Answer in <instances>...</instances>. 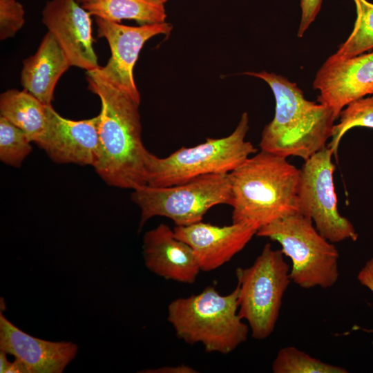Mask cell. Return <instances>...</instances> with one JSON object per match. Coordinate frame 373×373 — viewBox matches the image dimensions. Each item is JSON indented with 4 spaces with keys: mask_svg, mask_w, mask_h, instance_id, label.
Returning a JSON list of instances; mask_svg holds the SVG:
<instances>
[{
    "mask_svg": "<svg viewBox=\"0 0 373 373\" xmlns=\"http://www.w3.org/2000/svg\"><path fill=\"white\" fill-rule=\"evenodd\" d=\"M86 77L88 89L101 101L100 157L95 170L111 186L133 190L147 184L139 104L95 70L86 71Z\"/></svg>",
    "mask_w": 373,
    "mask_h": 373,
    "instance_id": "cell-1",
    "label": "cell"
},
{
    "mask_svg": "<svg viewBox=\"0 0 373 373\" xmlns=\"http://www.w3.org/2000/svg\"><path fill=\"white\" fill-rule=\"evenodd\" d=\"M244 74L267 82L276 101L274 118L261 134L260 150L305 161L327 146L337 119L329 106L307 99L298 85L284 76L265 70Z\"/></svg>",
    "mask_w": 373,
    "mask_h": 373,
    "instance_id": "cell-2",
    "label": "cell"
},
{
    "mask_svg": "<svg viewBox=\"0 0 373 373\" xmlns=\"http://www.w3.org/2000/svg\"><path fill=\"white\" fill-rule=\"evenodd\" d=\"M232 222L261 227L298 211L300 169L260 150L229 173Z\"/></svg>",
    "mask_w": 373,
    "mask_h": 373,
    "instance_id": "cell-3",
    "label": "cell"
},
{
    "mask_svg": "<svg viewBox=\"0 0 373 373\" xmlns=\"http://www.w3.org/2000/svg\"><path fill=\"white\" fill-rule=\"evenodd\" d=\"M238 287L221 295L214 286L178 298L168 306L167 320L186 343H200L207 352L228 354L245 342L249 325L238 314Z\"/></svg>",
    "mask_w": 373,
    "mask_h": 373,
    "instance_id": "cell-4",
    "label": "cell"
},
{
    "mask_svg": "<svg viewBox=\"0 0 373 373\" xmlns=\"http://www.w3.org/2000/svg\"><path fill=\"white\" fill-rule=\"evenodd\" d=\"M249 128V115L245 112L228 136L207 138L198 145L182 147L165 157L148 151L145 160L146 184L170 186L204 175L230 173L258 152L253 144L246 140Z\"/></svg>",
    "mask_w": 373,
    "mask_h": 373,
    "instance_id": "cell-5",
    "label": "cell"
},
{
    "mask_svg": "<svg viewBox=\"0 0 373 373\" xmlns=\"http://www.w3.org/2000/svg\"><path fill=\"white\" fill-rule=\"evenodd\" d=\"M256 236L277 242L291 261V282L303 289H327L339 277V254L334 243L324 238L311 219L298 211L288 213L261 227Z\"/></svg>",
    "mask_w": 373,
    "mask_h": 373,
    "instance_id": "cell-6",
    "label": "cell"
},
{
    "mask_svg": "<svg viewBox=\"0 0 373 373\" xmlns=\"http://www.w3.org/2000/svg\"><path fill=\"white\" fill-rule=\"evenodd\" d=\"M290 267L280 249L267 243L252 265L238 267V314L248 323L251 336L257 340L274 332L283 296L291 282Z\"/></svg>",
    "mask_w": 373,
    "mask_h": 373,
    "instance_id": "cell-7",
    "label": "cell"
},
{
    "mask_svg": "<svg viewBox=\"0 0 373 373\" xmlns=\"http://www.w3.org/2000/svg\"><path fill=\"white\" fill-rule=\"evenodd\" d=\"M229 173L204 175L170 186L146 184L133 189L131 200L141 211L140 229L155 216L168 218L175 226H188L202 221L216 205H230Z\"/></svg>",
    "mask_w": 373,
    "mask_h": 373,
    "instance_id": "cell-8",
    "label": "cell"
},
{
    "mask_svg": "<svg viewBox=\"0 0 373 373\" xmlns=\"http://www.w3.org/2000/svg\"><path fill=\"white\" fill-rule=\"evenodd\" d=\"M333 155L327 145L304 161L298 184V211L311 219L317 231L331 242L356 241L358 233L353 224L338 211Z\"/></svg>",
    "mask_w": 373,
    "mask_h": 373,
    "instance_id": "cell-9",
    "label": "cell"
},
{
    "mask_svg": "<svg viewBox=\"0 0 373 373\" xmlns=\"http://www.w3.org/2000/svg\"><path fill=\"white\" fill-rule=\"evenodd\" d=\"M99 37L106 39L111 56L104 66L95 70L106 81L140 104V95L133 78V68L145 42L160 34L169 35L166 22L129 26L95 17Z\"/></svg>",
    "mask_w": 373,
    "mask_h": 373,
    "instance_id": "cell-10",
    "label": "cell"
},
{
    "mask_svg": "<svg viewBox=\"0 0 373 373\" xmlns=\"http://www.w3.org/2000/svg\"><path fill=\"white\" fill-rule=\"evenodd\" d=\"M313 88L319 92L318 102L338 119L347 104L373 95V50L346 59L331 55L317 71Z\"/></svg>",
    "mask_w": 373,
    "mask_h": 373,
    "instance_id": "cell-11",
    "label": "cell"
},
{
    "mask_svg": "<svg viewBox=\"0 0 373 373\" xmlns=\"http://www.w3.org/2000/svg\"><path fill=\"white\" fill-rule=\"evenodd\" d=\"M90 16L77 0H50L42 10L41 19L70 66L86 71L99 67L93 49Z\"/></svg>",
    "mask_w": 373,
    "mask_h": 373,
    "instance_id": "cell-12",
    "label": "cell"
},
{
    "mask_svg": "<svg viewBox=\"0 0 373 373\" xmlns=\"http://www.w3.org/2000/svg\"><path fill=\"white\" fill-rule=\"evenodd\" d=\"M38 146L56 163L95 167L100 157L99 115L72 120L61 117L48 105L46 133Z\"/></svg>",
    "mask_w": 373,
    "mask_h": 373,
    "instance_id": "cell-13",
    "label": "cell"
},
{
    "mask_svg": "<svg viewBox=\"0 0 373 373\" xmlns=\"http://www.w3.org/2000/svg\"><path fill=\"white\" fill-rule=\"evenodd\" d=\"M175 236L193 249L201 271H213L242 251L257 230L241 223L217 226L202 221L175 226Z\"/></svg>",
    "mask_w": 373,
    "mask_h": 373,
    "instance_id": "cell-14",
    "label": "cell"
},
{
    "mask_svg": "<svg viewBox=\"0 0 373 373\" xmlns=\"http://www.w3.org/2000/svg\"><path fill=\"white\" fill-rule=\"evenodd\" d=\"M0 350L20 361L28 373H61L75 356L77 346L71 342H52L30 336L1 312Z\"/></svg>",
    "mask_w": 373,
    "mask_h": 373,
    "instance_id": "cell-15",
    "label": "cell"
},
{
    "mask_svg": "<svg viewBox=\"0 0 373 373\" xmlns=\"http://www.w3.org/2000/svg\"><path fill=\"white\" fill-rule=\"evenodd\" d=\"M142 248L146 267L166 280L192 284L201 271L193 249L166 224L145 233Z\"/></svg>",
    "mask_w": 373,
    "mask_h": 373,
    "instance_id": "cell-16",
    "label": "cell"
},
{
    "mask_svg": "<svg viewBox=\"0 0 373 373\" xmlns=\"http://www.w3.org/2000/svg\"><path fill=\"white\" fill-rule=\"evenodd\" d=\"M70 66L59 44L48 31L37 52L23 61L21 84L44 104L52 105L56 84Z\"/></svg>",
    "mask_w": 373,
    "mask_h": 373,
    "instance_id": "cell-17",
    "label": "cell"
},
{
    "mask_svg": "<svg viewBox=\"0 0 373 373\" xmlns=\"http://www.w3.org/2000/svg\"><path fill=\"white\" fill-rule=\"evenodd\" d=\"M48 106L24 89H10L0 96L1 116L22 130L37 145L46 133Z\"/></svg>",
    "mask_w": 373,
    "mask_h": 373,
    "instance_id": "cell-18",
    "label": "cell"
},
{
    "mask_svg": "<svg viewBox=\"0 0 373 373\" xmlns=\"http://www.w3.org/2000/svg\"><path fill=\"white\" fill-rule=\"evenodd\" d=\"M82 6L90 15L120 23L134 20L141 25L162 23L166 14L164 3L159 0H81Z\"/></svg>",
    "mask_w": 373,
    "mask_h": 373,
    "instance_id": "cell-19",
    "label": "cell"
},
{
    "mask_svg": "<svg viewBox=\"0 0 373 373\" xmlns=\"http://www.w3.org/2000/svg\"><path fill=\"white\" fill-rule=\"evenodd\" d=\"M356 18L347 39L332 55L346 59L373 48V3L367 0H354Z\"/></svg>",
    "mask_w": 373,
    "mask_h": 373,
    "instance_id": "cell-20",
    "label": "cell"
},
{
    "mask_svg": "<svg viewBox=\"0 0 373 373\" xmlns=\"http://www.w3.org/2000/svg\"><path fill=\"white\" fill-rule=\"evenodd\" d=\"M274 373H347L343 367L323 362L295 347L281 348L271 366Z\"/></svg>",
    "mask_w": 373,
    "mask_h": 373,
    "instance_id": "cell-21",
    "label": "cell"
},
{
    "mask_svg": "<svg viewBox=\"0 0 373 373\" xmlns=\"http://www.w3.org/2000/svg\"><path fill=\"white\" fill-rule=\"evenodd\" d=\"M339 121L334 124L327 146L338 157V146L344 135L355 127L373 128V95L363 97L347 104L340 113Z\"/></svg>",
    "mask_w": 373,
    "mask_h": 373,
    "instance_id": "cell-22",
    "label": "cell"
},
{
    "mask_svg": "<svg viewBox=\"0 0 373 373\" xmlns=\"http://www.w3.org/2000/svg\"><path fill=\"white\" fill-rule=\"evenodd\" d=\"M30 142L22 130L0 116V160L2 162L19 167L32 151Z\"/></svg>",
    "mask_w": 373,
    "mask_h": 373,
    "instance_id": "cell-23",
    "label": "cell"
},
{
    "mask_svg": "<svg viewBox=\"0 0 373 373\" xmlns=\"http://www.w3.org/2000/svg\"><path fill=\"white\" fill-rule=\"evenodd\" d=\"M25 11L17 0H0V39L12 37L25 23Z\"/></svg>",
    "mask_w": 373,
    "mask_h": 373,
    "instance_id": "cell-24",
    "label": "cell"
},
{
    "mask_svg": "<svg viewBox=\"0 0 373 373\" xmlns=\"http://www.w3.org/2000/svg\"><path fill=\"white\" fill-rule=\"evenodd\" d=\"M323 0H300L301 17L297 36L302 37L319 13Z\"/></svg>",
    "mask_w": 373,
    "mask_h": 373,
    "instance_id": "cell-25",
    "label": "cell"
},
{
    "mask_svg": "<svg viewBox=\"0 0 373 373\" xmlns=\"http://www.w3.org/2000/svg\"><path fill=\"white\" fill-rule=\"evenodd\" d=\"M357 279L373 293V257L369 259L359 271Z\"/></svg>",
    "mask_w": 373,
    "mask_h": 373,
    "instance_id": "cell-26",
    "label": "cell"
},
{
    "mask_svg": "<svg viewBox=\"0 0 373 373\" xmlns=\"http://www.w3.org/2000/svg\"><path fill=\"white\" fill-rule=\"evenodd\" d=\"M148 372H159V373H196V371L193 367L186 365H180L175 366H165L157 370L146 371Z\"/></svg>",
    "mask_w": 373,
    "mask_h": 373,
    "instance_id": "cell-27",
    "label": "cell"
},
{
    "mask_svg": "<svg viewBox=\"0 0 373 373\" xmlns=\"http://www.w3.org/2000/svg\"><path fill=\"white\" fill-rule=\"evenodd\" d=\"M25 372L28 373V371L25 365L18 359L15 358V361L12 363H10L6 373H19Z\"/></svg>",
    "mask_w": 373,
    "mask_h": 373,
    "instance_id": "cell-28",
    "label": "cell"
},
{
    "mask_svg": "<svg viewBox=\"0 0 373 373\" xmlns=\"http://www.w3.org/2000/svg\"><path fill=\"white\" fill-rule=\"evenodd\" d=\"M6 352L1 351L0 353V372L6 373L10 362L7 360Z\"/></svg>",
    "mask_w": 373,
    "mask_h": 373,
    "instance_id": "cell-29",
    "label": "cell"
},
{
    "mask_svg": "<svg viewBox=\"0 0 373 373\" xmlns=\"http://www.w3.org/2000/svg\"><path fill=\"white\" fill-rule=\"evenodd\" d=\"M159 1H162V3H165L166 1H168V0H159Z\"/></svg>",
    "mask_w": 373,
    "mask_h": 373,
    "instance_id": "cell-30",
    "label": "cell"
},
{
    "mask_svg": "<svg viewBox=\"0 0 373 373\" xmlns=\"http://www.w3.org/2000/svg\"><path fill=\"white\" fill-rule=\"evenodd\" d=\"M78 1H81V0H77Z\"/></svg>",
    "mask_w": 373,
    "mask_h": 373,
    "instance_id": "cell-31",
    "label": "cell"
}]
</instances>
